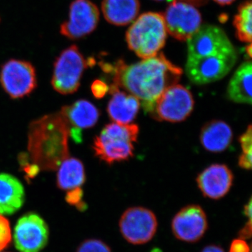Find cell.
Segmentation results:
<instances>
[{
	"mask_svg": "<svg viewBox=\"0 0 252 252\" xmlns=\"http://www.w3.org/2000/svg\"><path fill=\"white\" fill-rule=\"evenodd\" d=\"M167 32L180 41H187L201 27L202 16L193 5L174 0L162 14Z\"/></svg>",
	"mask_w": 252,
	"mask_h": 252,
	"instance_id": "8fae6325",
	"label": "cell"
},
{
	"mask_svg": "<svg viewBox=\"0 0 252 252\" xmlns=\"http://www.w3.org/2000/svg\"><path fill=\"white\" fill-rule=\"evenodd\" d=\"M138 134L136 124H108L94 139L93 148L96 157L107 164L128 160L133 157Z\"/></svg>",
	"mask_w": 252,
	"mask_h": 252,
	"instance_id": "5b68a950",
	"label": "cell"
},
{
	"mask_svg": "<svg viewBox=\"0 0 252 252\" xmlns=\"http://www.w3.org/2000/svg\"><path fill=\"white\" fill-rule=\"evenodd\" d=\"M252 79V63H243L230 79L227 89L228 98L236 103L251 104Z\"/></svg>",
	"mask_w": 252,
	"mask_h": 252,
	"instance_id": "ffe728a7",
	"label": "cell"
},
{
	"mask_svg": "<svg viewBox=\"0 0 252 252\" xmlns=\"http://www.w3.org/2000/svg\"><path fill=\"white\" fill-rule=\"evenodd\" d=\"M167 30L163 16L147 12L136 18L126 32L129 49L142 59L158 54L165 46Z\"/></svg>",
	"mask_w": 252,
	"mask_h": 252,
	"instance_id": "277c9868",
	"label": "cell"
},
{
	"mask_svg": "<svg viewBox=\"0 0 252 252\" xmlns=\"http://www.w3.org/2000/svg\"><path fill=\"white\" fill-rule=\"evenodd\" d=\"M200 138L202 145L207 151L219 153L229 147L233 140V132L226 123L212 121L203 126Z\"/></svg>",
	"mask_w": 252,
	"mask_h": 252,
	"instance_id": "ac0fdd59",
	"label": "cell"
},
{
	"mask_svg": "<svg viewBox=\"0 0 252 252\" xmlns=\"http://www.w3.org/2000/svg\"><path fill=\"white\" fill-rule=\"evenodd\" d=\"M85 169L82 162L76 158H67L58 168L57 186L65 191L80 188L85 183Z\"/></svg>",
	"mask_w": 252,
	"mask_h": 252,
	"instance_id": "44dd1931",
	"label": "cell"
},
{
	"mask_svg": "<svg viewBox=\"0 0 252 252\" xmlns=\"http://www.w3.org/2000/svg\"><path fill=\"white\" fill-rule=\"evenodd\" d=\"M252 153H243L239 158V165L242 168L250 170L252 168Z\"/></svg>",
	"mask_w": 252,
	"mask_h": 252,
	"instance_id": "f1b7e54d",
	"label": "cell"
},
{
	"mask_svg": "<svg viewBox=\"0 0 252 252\" xmlns=\"http://www.w3.org/2000/svg\"><path fill=\"white\" fill-rule=\"evenodd\" d=\"M119 228L126 241L132 245H143L150 241L157 233V218L149 209L130 207L121 217Z\"/></svg>",
	"mask_w": 252,
	"mask_h": 252,
	"instance_id": "ba28073f",
	"label": "cell"
},
{
	"mask_svg": "<svg viewBox=\"0 0 252 252\" xmlns=\"http://www.w3.org/2000/svg\"><path fill=\"white\" fill-rule=\"evenodd\" d=\"M12 238V230L9 220L0 215V252L9 248Z\"/></svg>",
	"mask_w": 252,
	"mask_h": 252,
	"instance_id": "603a6c76",
	"label": "cell"
},
{
	"mask_svg": "<svg viewBox=\"0 0 252 252\" xmlns=\"http://www.w3.org/2000/svg\"><path fill=\"white\" fill-rule=\"evenodd\" d=\"M69 127V135L76 142H81V130L94 127L99 117L98 109L86 99H79L61 109Z\"/></svg>",
	"mask_w": 252,
	"mask_h": 252,
	"instance_id": "9a60e30c",
	"label": "cell"
},
{
	"mask_svg": "<svg viewBox=\"0 0 252 252\" xmlns=\"http://www.w3.org/2000/svg\"><path fill=\"white\" fill-rule=\"evenodd\" d=\"M214 1H216L219 4L225 6V5L232 4L235 0H214Z\"/></svg>",
	"mask_w": 252,
	"mask_h": 252,
	"instance_id": "d6a6232c",
	"label": "cell"
},
{
	"mask_svg": "<svg viewBox=\"0 0 252 252\" xmlns=\"http://www.w3.org/2000/svg\"><path fill=\"white\" fill-rule=\"evenodd\" d=\"M247 53L248 54L249 57L251 58L252 57V44L251 43H250V44H249V46L248 47H247Z\"/></svg>",
	"mask_w": 252,
	"mask_h": 252,
	"instance_id": "836d02e7",
	"label": "cell"
},
{
	"mask_svg": "<svg viewBox=\"0 0 252 252\" xmlns=\"http://www.w3.org/2000/svg\"><path fill=\"white\" fill-rule=\"evenodd\" d=\"M77 252H112L105 243L97 239H89L79 245Z\"/></svg>",
	"mask_w": 252,
	"mask_h": 252,
	"instance_id": "cb8c5ba5",
	"label": "cell"
},
{
	"mask_svg": "<svg viewBox=\"0 0 252 252\" xmlns=\"http://www.w3.org/2000/svg\"><path fill=\"white\" fill-rule=\"evenodd\" d=\"M252 126H248L246 132L239 138L243 153H252Z\"/></svg>",
	"mask_w": 252,
	"mask_h": 252,
	"instance_id": "484cf974",
	"label": "cell"
},
{
	"mask_svg": "<svg viewBox=\"0 0 252 252\" xmlns=\"http://www.w3.org/2000/svg\"><path fill=\"white\" fill-rule=\"evenodd\" d=\"M114 74L113 84L142 101L144 111L151 113L158 97L180 81L182 69L160 53L129 65L119 62Z\"/></svg>",
	"mask_w": 252,
	"mask_h": 252,
	"instance_id": "7a4b0ae2",
	"label": "cell"
},
{
	"mask_svg": "<svg viewBox=\"0 0 252 252\" xmlns=\"http://www.w3.org/2000/svg\"><path fill=\"white\" fill-rule=\"evenodd\" d=\"M228 252H250V248L243 239H234L230 244Z\"/></svg>",
	"mask_w": 252,
	"mask_h": 252,
	"instance_id": "83f0119b",
	"label": "cell"
},
{
	"mask_svg": "<svg viewBox=\"0 0 252 252\" xmlns=\"http://www.w3.org/2000/svg\"><path fill=\"white\" fill-rule=\"evenodd\" d=\"M186 73L195 84L220 80L234 67L238 54L221 28L205 25L187 40Z\"/></svg>",
	"mask_w": 252,
	"mask_h": 252,
	"instance_id": "6da1fadb",
	"label": "cell"
},
{
	"mask_svg": "<svg viewBox=\"0 0 252 252\" xmlns=\"http://www.w3.org/2000/svg\"><path fill=\"white\" fill-rule=\"evenodd\" d=\"M109 90L108 86L103 81L97 79L93 83L91 91L94 97L97 99L102 98Z\"/></svg>",
	"mask_w": 252,
	"mask_h": 252,
	"instance_id": "4316f807",
	"label": "cell"
},
{
	"mask_svg": "<svg viewBox=\"0 0 252 252\" xmlns=\"http://www.w3.org/2000/svg\"><path fill=\"white\" fill-rule=\"evenodd\" d=\"M112 97L107 105V112L113 122L122 124H130L137 117L140 108V101L130 94L119 90L112 84L110 89Z\"/></svg>",
	"mask_w": 252,
	"mask_h": 252,
	"instance_id": "2e32d148",
	"label": "cell"
},
{
	"mask_svg": "<svg viewBox=\"0 0 252 252\" xmlns=\"http://www.w3.org/2000/svg\"><path fill=\"white\" fill-rule=\"evenodd\" d=\"M239 238L246 240L252 237V220H249L246 224L244 225L243 228L239 231Z\"/></svg>",
	"mask_w": 252,
	"mask_h": 252,
	"instance_id": "f546056e",
	"label": "cell"
},
{
	"mask_svg": "<svg viewBox=\"0 0 252 252\" xmlns=\"http://www.w3.org/2000/svg\"><path fill=\"white\" fill-rule=\"evenodd\" d=\"M152 252H161L160 251H159L158 250V249H156L155 250H154V251Z\"/></svg>",
	"mask_w": 252,
	"mask_h": 252,
	"instance_id": "e575fe53",
	"label": "cell"
},
{
	"mask_svg": "<svg viewBox=\"0 0 252 252\" xmlns=\"http://www.w3.org/2000/svg\"><path fill=\"white\" fill-rule=\"evenodd\" d=\"M155 1H164V0H155Z\"/></svg>",
	"mask_w": 252,
	"mask_h": 252,
	"instance_id": "d590c367",
	"label": "cell"
},
{
	"mask_svg": "<svg viewBox=\"0 0 252 252\" xmlns=\"http://www.w3.org/2000/svg\"><path fill=\"white\" fill-rule=\"evenodd\" d=\"M139 0H103L102 11L104 17L111 24L126 26L133 22L140 12Z\"/></svg>",
	"mask_w": 252,
	"mask_h": 252,
	"instance_id": "d6986e66",
	"label": "cell"
},
{
	"mask_svg": "<svg viewBox=\"0 0 252 252\" xmlns=\"http://www.w3.org/2000/svg\"><path fill=\"white\" fill-rule=\"evenodd\" d=\"M49 238V226L37 214L29 212L16 222L14 242L18 252H40L46 248Z\"/></svg>",
	"mask_w": 252,
	"mask_h": 252,
	"instance_id": "9c48e42d",
	"label": "cell"
},
{
	"mask_svg": "<svg viewBox=\"0 0 252 252\" xmlns=\"http://www.w3.org/2000/svg\"><path fill=\"white\" fill-rule=\"evenodd\" d=\"M171 227L176 238L186 243H195L206 233L208 220L200 205H187L172 219Z\"/></svg>",
	"mask_w": 252,
	"mask_h": 252,
	"instance_id": "4fadbf2b",
	"label": "cell"
},
{
	"mask_svg": "<svg viewBox=\"0 0 252 252\" xmlns=\"http://www.w3.org/2000/svg\"><path fill=\"white\" fill-rule=\"evenodd\" d=\"M89 62L77 46H71L64 50L54 63L51 80L54 90L63 94H72L77 91Z\"/></svg>",
	"mask_w": 252,
	"mask_h": 252,
	"instance_id": "8992f818",
	"label": "cell"
},
{
	"mask_svg": "<svg viewBox=\"0 0 252 252\" xmlns=\"http://www.w3.org/2000/svg\"><path fill=\"white\" fill-rule=\"evenodd\" d=\"M196 181L204 196L218 200L229 191L233 185V175L226 165L214 164L202 172Z\"/></svg>",
	"mask_w": 252,
	"mask_h": 252,
	"instance_id": "5bb4252c",
	"label": "cell"
},
{
	"mask_svg": "<svg viewBox=\"0 0 252 252\" xmlns=\"http://www.w3.org/2000/svg\"><path fill=\"white\" fill-rule=\"evenodd\" d=\"M0 84L11 98H22L35 89V69L27 61L9 60L1 68Z\"/></svg>",
	"mask_w": 252,
	"mask_h": 252,
	"instance_id": "30bf717a",
	"label": "cell"
},
{
	"mask_svg": "<svg viewBox=\"0 0 252 252\" xmlns=\"http://www.w3.org/2000/svg\"><path fill=\"white\" fill-rule=\"evenodd\" d=\"M193 107L191 93L185 86L177 84L167 88L158 97L150 114L158 121L178 123L189 117Z\"/></svg>",
	"mask_w": 252,
	"mask_h": 252,
	"instance_id": "52a82bcc",
	"label": "cell"
},
{
	"mask_svg": "<svg viewBox=\"0 0 252 252\" xmlns=\"http://www.w3.org/2000/svg\"><path fill=\"white\" fill-rule=\"evenodd\" d=\"M26 200L24 187L14 176L0 174V215H14Z\"/></svg>",
	"mask_w": 252,
	"mask_h": 252,
	"instance_id": "e0dca14e",
	"label": "cell"
},
{
	"mask_svg": "<svg viewBox=\"0 0 252 252\" xmlns=\"http://www.w3.org/2000/svg\"><path fill=\"white\" fill-rule=\"evenodd\" d=\"M244 213L245 216L248 217L249 220H252V199L250 198L248 204H247L244 208Z\"/></svg>",
	"mask_w": 252,
	"mask_h": 252,
	"instance_id": "1f68e13d",
	"label": "cell"
},
{
	"mask_svg": "<svg viewBox=\"0 0 252 252\" xmlns=\"http://www.w3.org/2000/svg\"><path fill=\"white\" fill-rule=\"evenodd\" d=\"M83 190L81 188L72 189L67 191L66 195V201L71 205H75L81 211L86 208V204L82 201Z\"/></svg>",
	"mask_w": 252,
	"mask_h": 252,
	"instance_id": "d4e9b609",
	"label": "cell"
},
{
	"mask_svg": "<svg viewBox=\"0 0 252 252\" xmlns=\"http://www.w3.org/2000/svg\"><path fill=\"white\" fill-rule=\"evenodd\" d=\"M252 8L251 0L245 1L239 7L238 14L233 21L236 35L239 40L243 42L251 43L252 41Z\"/></svg>",
	"mask_w": 252,
	"mask_h": 252,
	"instance_id": "7402d4cb",
	"label": "cell"
},
{
	"mask_svg": "<svg viewBox=\"0 0 252 252\" xmlns=\"http://www.w3.org/2000/svg\"><path fill=\"white\" fill-rule=\"evenodd\" d=\"M99 18L98 8L90 0H74L68 19L61 25V34L72 40L81 39L95 30Z\"/></svg>",
	"mask_w": 252,
	"mask_h": 252,
	"instance_id": "7c38bea8",
	"label": "cell"
},
{
	"mask_svg": "<svg viewBox=\"0 0 252 252\" xmlns=\"http://www.w3.org/2000/svg\"><path fill=\"white\" fill-rule=\"evenodd\" d=\"M200 252H225L220 246L216 245H207Z\"/></svg>",
	"mask_w": 252,
	"mask_h": 252,
	"instance_id": "4dcf8cb0",
	"label": "cell"
},
{
	"mask_svg": "<svg viewBox=\"0 0 252 252\" xmlns=\"http://www.w3.org/2000/svg\"><path fill=\"white\" fill-rule=\"evenodd\" d=\"M69 127L61 112L32 123L28 132V152L32 161L43 170H57L69 156Z\"/></svg>",
	"mask_w": 252,
	"mask_h": 252,
	"instance_id": "3957f363",
	"label": "cell"
}]
</instances>
